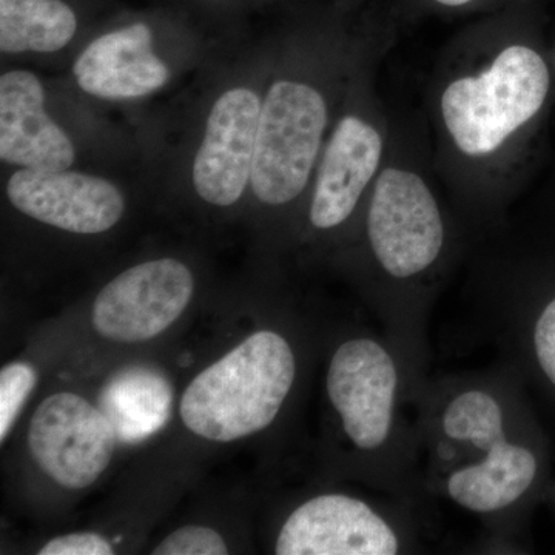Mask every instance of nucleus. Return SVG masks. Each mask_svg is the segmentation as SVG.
<instances>
[{
	"mask_svg": "<svg viewBox=\"0 0 555 555\" xmlns=\"http://www.w3.org/2000/svg\"><path fill=\"white\" fill-rule=\"evenodd\" d=\"M229 547L215 529L189 525L167 535L152 554L155 555H225Z\"/></svg>",
	"mask_w": 555,
	"mask_h": 555,
	"instance_id": "nucleus-19",
	"label": "nucleus"
},
{
	"mask_svg": "<svg viewBox=\"0 0 555 555\" xmlns=\"http://www.w3.org/2000/svg\"><path fill=\"white\" fill-rule=\"evenodd\" d=\"M28 448L40 469L67 489H86L115 454V429L100 406L73 392L47 397L28 426Z\"/></svg>",
	"mask_w": 555,
	"mask_h": 555,
	"instance_id": "nucleus-9",
	"label": "nucleus"
},
{
	"mask_svg": "<svg viewBox=\"0 0 555 555\" xmlns=\"http://www.w3.org/2000/svg\"><path fill=\"white\" fill-rule=\"evenodd\" d=\"M40 555H112L115 554L112 543L96 532H73L50 540Z\"/></svg>",
	"mask_w": 555,
	"mask_h": 555,
	"instance_id": "nucleus-20",
	"label": "nucleus"
},
{
	"mask_svg": "<svg viewBox=\"0 0 555 555\" xmlns=\"http://www.w3.org/2000/svg\"><path fill=\"white\" fill-rule=\"evenodd\" d=\"M299 377L301 360L292 338L261 328L190 383L179 414L204 440L230 443L257 436L275 425Z\"/></svg>",
	"mask_w": 555,
	"mask_h": 555,
	"instance_id": "nucleus-4",
	"label": "nucleus"
},
{
	"mask_svg": "<svg viewBox=\"0 0 555 555\" xmlns=\"http://www.w3.org/2000/svg\"><path fill=\"white\" fill-rule=\"evenodd\" d=\"M193 292L192 270L179 259L141 262L105 284L94 299L91 323L112 341H149L184 313Z\"/></svg>",
	"mask_w": 555,
	"mask_h": 555,
	"instance_id": "nucleus-10",
	"label": "nucleus"
},
{
	"mask_svg": "<svg viewBox=\"0 0 555 555\" xmlns=\"http://www.w3.org/2000/svg\"><path fill=\"white\" fill-rule=\"evenodd\" d=\"M426 509L400 499L328 491L295 506L275 540L278 555H397L420 547Z\"/></svg>",
	"mask_w": 555,
	"mask_h": 555,
	"instance_id": "nucleus-6",
	"label": "nucleus"
},
{
	"mask_svg": "<svg viewBox=\"0 0 555 555\" xmlns=\"http://www.w3.org/2000/svg\"><path fill=\"white\" fill-rule=\"evenodd\" d=\"M550 69L531 47L513 43L488 68L452 80L441 94V118L463 155L483 158L534 118L550 91Z\"/></svg>",
	"mask_w": 555,
	"mask_h": 555,
	"instance_id": "nucleus-5",
	"label": "nucleus"
},
{
	"mask_svg": "<svg viewBox=\"0 0 555 555\" xmlns=\"http://www.w3.org/2000/svg\"><path fill=\"white\" fill-rule=\"evenodd\" d=\"M261 107V91L244 82L211 101L190 164L193 192L208 206L229 208L250 192Z\"/></svg>",
	"mask_w": 555,
	"mask_h": 555,
	"instance_id": "nucleus-8",
	"label": "nucleus"
},
{
	"mask_svg": "<svg viewBox=\"0 0 555 555\" xmlns=\"http://www.w3.org/2000/svg\"><path fill=\"white\" fill-rule=\"evenodd\" d=\"M7 198L25 217L78 235H100L126 214L122 190L100 175L78 170L16 169Z\"/></svg>",
	"mask_w": 555,
	"mask_h": 555,
	"instance_id": "nucleus-13",
	"label": "nucleus"
},
{
	"mask_svg": "<svg viewBox=\"0 0 555 555\" xmlns=\"http://www.w3.org/2000/svg\"><path fill=\"white\" fill-rule=\"evenodd\" d=\"M173 386L158 369H120L102 387L100 409L115 429L119 443L137 444L169 423Z\"/></svg>",
	"mask_w": 555,
	"mask_h": 555,
	"instance_id": "nucleus-16",
	"label": "nucleus"
},
{
	"mask_svg": "<svg viewBox=\"0 0 555 555\" xmlns=\"http://www.w3.org/2000/svg\"><path fill=\"white\" fill-rule=\"evenodd\" d=\"M73 78L83 93L102 101H137L169 86L173 73L156 50L144 22L104 33L80 51Z\"/></svg>",
	"mask_w": 555,
	"mask_h": 555,
	"instance_id": "nucleus-14",
	"label": "nucleus"
},
{
	"mask_svg": "<svg viewBox=\"0 0 555 555\" xmlns=\"http://www.w3.org/2000/svg\"><path fill=\"white\" fill-rule=\"evenodd\" d=\"M0 159L16 169H73L76 147L47 109L42 80L30 69L0 76Z\"/></svg>",
	"mask_w": 555,
	"mask_h": 555,
	"instance_id": "nucleus-15",
	"label": "nucleus"
},
{
	"mask_svg": "<svg viewBox=\"0 0 555 555\" xmlns=\"http://www.w3.org/2000/svg\"><path fill=\"white\" fill-rule=\"evenodd\" d=\"M357 275L378 327L406 364L418 398L429 379V318L454 247L447 217L425 179L387 167L361 215Z\"/></svg>",
	"mask_w": 555,
	"mask_h": 555,
	"instance_id": "nucleus-2",
	"label": "nucleus"
},
{
	"mask_svg": "<svg viewBox=\"0 0 555 555\" xmlns=\"http://www.w3.org/2000/svg\"><path fill=\"white\" fill-rule=\"evenodd\" d=\"M338 452L350 477L426 509L415 397L406 364L382 328L339 337L324 377Z\"/></svg>",
	"mask_w": 555,
	"mask_h": 555,
	"instance_id": "nucleus-3",
	"label": "nucleus"
},
{
	"mask_svg": "<svg viewBox=\"0 0 555 555\" xmlns=\"http://www.w3.org/2000/svg\"><path fill=\"white\" fill-rule=\"evenodd\" d=\"M38 385V372L28 363H11L0 372V441H5Z\"/></svg>",
	"mask_w": 555,
	"mask_h": 555,
	"instance_id": "nucleus-18",
	"label": "nucleus"
},
{
	"mask_svg": "<svg viewBox=\"0 0 555 555\" xmlns=\"http://www.w3.org/2000/svg\"><path fill=\"white\" fill-rule=\"evenodd\" d=\"M383 137L374 124L346 115L331 131L310 192L308 221L313 232L346 229L364 208L383 158Z\"/></svg>",
	"mask_w": 555,
	"mask_h": 555,
	"instance_id": "nucleus-12",
	"label": "nucleus"
},
{
	"mask_svg": "<svg viewBox=\"0 0 555 555\" xmlns=\"http://www.w3.org/2000/svg\"><path fill=\"white\" fill-rule=\"evenodd\" d=\"M478 315L502 360L555 401V288L500 276Z\"/></svg>",
	"mask_w": 555,
	"mask_h": 555,
	"instance_id": "nucleus-11",
	"label": "nucleus"
},
{
	"mask_svg": "<svg viewBox=\"0 0 555 555\" xmlns=\"http://www.w3.org/2000/svg\"><path fill=\"white\" fill-rule=\"evenodd\" d=\"M427 5L437 7L441 10H466L470 7L481 5L488 0H425ZM491 2V0H489Z\"/></svg>",
	"mask_w": 555,
	"mask_h": 555,
	"instance_id": "nucleus-21",
	"label": "nucleus"
},
{
	"mask_svg": "<svg viewBox=\"0 0 555 555\" xmlns=\"http://www.w3.org/2000/svg\"><path fill=\"white\" fill-rule=\"evenodd\" d=\"M328 129V104L315 83L281 76L262 93L250 192L262 206L281 208L312 184Z\"/></svg>",
	"mask_w": 555,
	"mask_h": 555,
	"instance_id": "nucleus-7",
	"label": "nucleus"
},
{
	"mask_svg": "<svg viewBox=\"0 0 555 555\" xmlns=\"http://www.w3.org/2000/svg\"><path fill=\"white\" fill-rule=\"evenodd\" d=\"M78 33V16L62 0H0V51L51 54Z\"/></svg>",
	"mask_w": 555,
	"mask_h": 555,
	"instance_id": "nucleus-17",
	"label": "nucleus"
},
{
	"mask_svg": "<svg viewBox=\"0 0 555 555\" xmlns=\"http://www.w3.org/2000/svg\"><path fill=\"white\" fill-rule=\"evenodd\" d=\"M525 378L506 361L430 377L416 398L423 481L483 525L505 547L547 481V454L525 396Z\"/></svg>",
	"mask_w": 555,
	"mask_h": 555,
	"instance_id": "nucleus-1",
	"label": "nucleus"
}]
</instances>
